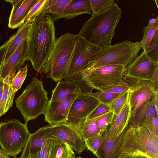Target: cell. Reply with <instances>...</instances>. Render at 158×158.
<instances>
[{
  "instance_id": "cell-1",
  "label": "cell",
  "mask_w": 158,
  "mask_h": 158,
  "mask_svg": "<svg viewBox=\"0 0 158 158\" xmlns=\"http://www.w3.org/2000/svg\"><path fill=\"white\" fill-rule=\"evenodd\" d=\"M54 21L47 14L36 18L31 23L28 38L30 60L37 73L44 72L56 40Z\"/></svg>"
},
{
  "instance_id": "cell-2",
  "label": "cell",
  "mask_w": 158,
  "mask_h": 158,
  "mask_svg": "<svg viewBox=\"0 0 158 158\" xmlns=\"http://www.w3.org/2000/svg\"><path fill=\"white\" fill-rule=\"evenodd\" d=\"M139 155L158 158V138L143 124L135 127L127 126L118 136L112 158Z\"/></svg>"
},
{
  "instance_id": "cell-3",
  "label": "cell",
  "mask_w": 158,
  "mask_h": 158,
  "mask_svg": "<svg viewBox=\"0 0 158 158\" xmlns=\"http://www.w3.org/2000/svg\"><path fill=\"white\" fill-rule=\"evenodd\" d=\"M122 11L118 4L92 15L77 35L102 49L110 45Z\"/></svg>"
},
{
  "instance_id": "cell-4",
  "label": "cell",
  "mask_w": 158,
  "mask_h": 158,
  "mask_svg": "<svg viewBox=\"0 0 158 158\" xmlns=\"http://www.w3.org/2000/svg\"><path fill=\"white\" fill-rule=\"evenodd\" d=\"M126 68L122 65H108L83 73H77L64 79L76 84L83 92H92L95 89L102 91L119 84Z\"/></svg>"
},
{
  "instance_id": "cell-5",
  "label": "cell",
  "mask_w": 158,
  "mask_h": 158,
  "mask_svg": "<svg viewBox=\"0 0 158 158\" xmlns=\"http://www.w3.org/2000/svg\"><path fill=\"white\" fill-rule=\"evenodd\" d=\"M77 35L67 32L56 38L55 45L44 73L58 82L66 77L72 53L77 40Z\"/></svg>"
},
{
  "instance_id": "cell-6",
  "label": "cell",
  "mask_w": 158,
  "mask_h": 158,
  "mask_svg": "<svg viewBox=\"0 0 158 158\" xmlns=\"http://www.w3.org/2000/svg\"><path fill=\"white\" fill-rule=\"evenodd\" d=\"M141 48L140 41L126 40L101 49L95 60L78 73H86L108 65H122L127 69L137 56Z\"/></svg>"
},
{
  "instance_id": "cell-7",
  "label": "cell",
  "mask_w": 158,
  "mask_h": 158,
  "mask_svg": "<svg viewBox=\"0 0 158 158\" xmlns=\"http://www.w3.org/2000/svg\"><path fill=\"white\" fill-rule=\"evenodd\" d=\"M47 95L42 82L35 77L16 99V107L23 116L25 124L40 115L44 114L49 101Z\"/></svg>"
},
{
  "instance_id": "cell-8",
  "label": "cell",
  "mask_w": 158,
  "mask_h": 158,
  "mask_svg": "<svg viewBox=\"0 0 158 158\" xmlns=\"http://www.w3.org/2000/svg\"><path fill=\"white\" fill-rule=\"evenodd\" d=\"M30 134L27 125L17 119L2 122L0 147L8 155L15 157L24 148Z\"/></svg>"
},
{
  "instance_id": "cell-9",
  "label": "cell",
  "mask_w": 158,
  "mask_h": 158,
  "mask_svg": "<svg viewBox=\"0 0 158 158\" xmlns=\"http://www.w3.org/2000/svg\"><path fill=\"white\" fill-rule=\"evenodd\" d=\"M99 103L94 93L82 92L74 100L64 123L72 126L82 137L81 131L85 121Z\"/></svg>"
},
{
  "instance_id": "cell-10",
  "label": "cell",
  "mask_w": 158,
  "mask_h": 158,
  "mask_svg": "<svg viewBox=\"0 0 158 158\" xmlns=\"http://www.w3.org/2000/svg\"><path fill=\"white\" fill-rule=\"evenodd\" d=\"M78 37L64 79L80 72L93 62L101 50L83 38Z\"/></svg>"
},
{
  "instance_id": "cell-11",
  "label": "cell",
  "mask_w": 158,
  "mask_h": 158,
  "mask_svg": "<svg viewBox=\"0 0 158 158\" xmlns=\"http://www.w3.org/2000/svg\"><path fill=\"white\" fill-rule=\"evenodd\" d=\"M51 126L49 138H54L67 143L77 154H81L86 149L82 137L71 125L62 123Z\"/></svg>"
},
{
  "instance_id": "cell-12",
  "label": "cell",
  "mask_w": 158,
  "mask_h": 158,
  "mask_svg": "<svg viewBox=\"0 0 158 158\" xmlns=\"http://www.w3.org/2000/svg\"><path fill=\"white\" fill-rule=\"evenodd\" d=\"M157 70L158 61L153 60L142 51L127 68L126 76L138 80L152 82Z\"/></svg>"
},
{
  "instance_id": "cell-13",
  "label": "cell",
  "mask_w": 158,
  "mask_h": 158,
  "mask_svg": "<svg viewBox=\"0 0 158 158\" xmlns=\"http://www.w3.org/2000/svg\"><path fill=\"white\" fill-rule=\"evenodd\" d=\"M81 94H70L66 98L62 100L49 101L44 114L45 121L51 126L65 122L73 102Z\"/></svg>"
},
{
  "instance_id": "cell-14",
  "label": "cell",
  "mask_w": 158,
  "mask_h": 158,
  "mask_svg": "<svg viewBox=\"0 0 158 158\" xmlns=\"http://www.w3.org/2000/svg\"><path fill=\"white\" fill-rule=\"evenodd\" d=\"M28 37L23 40L0 69V78L3 80L9 75H14L27 61L30 60Z\"/></svg>"
},
{
  "instance_id": "cell-15",
  "label": "cell",
  "mask_w": 158,
  "mask_h": 158,
  "mask_svg": "<svg viewBox=\"0 0 158 158\" xmlns=\"http://www.w3.org/2000/svg\"><path fill=\"white\" fill-rule=\"evenodd\" d=\"M155 92L152 82L149 81L138 80L130 85L128 101L132 108L131 118L144 103L150 99Z\"/></svg>"
},
{
  "instance_id": "cell-16",
  "label": "cell",
  "mask_w": 158,
  "mask_h": 158,
  "mask_svg": "<svg viewBox=\"0 0 158 158\" xmlns=\"http://www.w3.org/2000/svg\"><path fill=\"white\" fill-rule=\"evenodd\" d=\"M36 0H5L10 3L12 6L9 18L8 27L14 29L22 26L29 11Z\"/></svg>"
},
{
  "instance_id": "cell-17",
  "label": "cell",
  "mask_w": 158,
  "mask_h": 158,
  "mask_svg": "<svg viewBox=\"0 0 158 158\" xmlns=\"http://www.w3.org/2000/svg\"><path fill=\"white\" fill-rule=\"evenodd\" d=\"M52 126L47 125L40 128L34 133L30 134L23 148L20 158H28L40 151L51 131Z\"/></svg>"
},
{
  "instance_id": "cell-18",
  "label": "cell",
  "mask_w": 158,
  "mask_h": 158,
  "mask_svg": "<svg viewBox=\"0 0 158 158\" xmlns=\"http://www.w3.org/2000/svg\"><path fill=\"white\" fill-rule=\"evenodd\" d=\"M132 110L128 98L118 114L114 115L110 127L107 128L109 136L112 139L118 137L127 126Z\"/></svg>"
},
{
  "instance_id": "cell-19",
  "label": "cell",
  "mask_w": 158,
  "mask_h": 158,
  "mask_svg": "<svg viewBox=\"0 0 158 158\" xmlns=\"http://www.w3.org/2000/svg\"><path fill=\"white\" fill-rule=\"evenodd\" d=\"M84 14H93L89 0H72L66 7L60 18L70 19Z\"/></svg>"
},
{
  "instance_id": "cell-20",
  "label": "cell",
  "mask_w": 158,
  "mask_h": 158,
  "mask_svg": "<svg viewBox=\"0 0 158 158\" xmlns=\"http://www.w3.org/2000/svg\"><path fill=\"white\" fill-rule=\"evenodd\" d=\"M157 115L158 111L155 106L153 95L149 100L139 108L135 116L130 119L128 126L136 127L141 125L143 121L148 117Z\"/></svg>"
},
{
  "instance_id": "cell-21",
  "label": "cell",
  "mask_w": 158,
  "mask_h": 158,
  "mask_svg": "<svg viewBox=\"0 0 158 158\" xmlns=\"http://www.w3.org/2000/svg\"><path fill=\"white\" fill-rule=\"evenodd\" d=\"M83 92L80 87L74 83L67 80L61 81L58 82L52 91L50 101H53L64 99L70 94L81 93Z\"/></svg>"
},
{
  "instance_id": "cell-22",
  "label": "cell",
  "mask_w": 158,
  "mask_h": 158,
  "mask_svg": "<svg viewBox=\"0 0 158 158\" xmlns=\"http://www.w3.org/2000/svg\"><path fill=\"white\" fill-rule=\"evenodd\" d=\"M13 77L8 76L4 80L3 90L0 106V117L5 114L13 106L16 93L11 86Z\"/></svg>"
},
{
  "instance_id": "cell-23",
  "label": "cell",
  "mask_w": 158,
  "mask_h": 158,
  "mask_svg": "<svg viewBox=\"0 0 158 158\" xmlns=\"http://www.w3.org/2000/svg\"><path fill=\"white\" fill-rule=\"evenodd\" d=\"M118 139V137L112 139L110 137L107 128L102 133V141L95 155L98 158H112L114 150Z\"/></svg>"
},
{
  "instance_id": "cell-24",
  "label": "cell",
  "mask_w": 158,
  "mask_h": 158,
  "mask_svg": "<svg viewBox=\"0 0 158 158\" xmlns=\"http://www.w3.org/2000/svg\"><path fill=\"white\" fill-rule=\"evenodd\" d=\"M31 27V23H24L15 33L12 42L8 48L4 62L6 61L18 48L22 41L27 38Z\"/></svg>"
},
{
  "instance_id": "cell-25",
  "label": "cell",
  "mask_w": 158,
  "mask_h": 158,
  "mask_svg": "<svg viewBox=\"0 0 158 158\" xmlns=\"http://www.w3.org/2000/svg\"><path fill=\"white\" fill-rule=\"evenodd\" d=\"M50 0H36L29 11L24 23H31L38 16L46 14Z\"/></svg>"
},
{
  "instance_id": "cell-26",
  "label": "cell",
  "mask_w": 158,
  "mask_h": 158,
  "mask_svg": "<svg viewBox=\"0 0 158 158\" xmlns=\"http://www.w3.org/2000/svg\"><path fill=\"white\" fill-rule=\"evenodd\" d=\"M158 30V17L149 20L148 25L145 27L143 31V36L140 41L143 51L146 52L150 43L156 31Z\"/></svg>"
},
{
  "instance_id": "cell-27",
  "label": "cell",
  "mask_w": 158,
  "mask_h": 158,
  "mask_svg": "<svg viewBox=\"0 0 158 158\" xmlns=\"http://www.w3.org/2000/svg\"><path fill=\"white\" fill-rule=\"evenodd\" d=\"M72 0H50L46 14L50 15L53 21L60 18L68 5Z\"/></svg>"
},
{
  "instance_id": "cell-28",
  "label": "cell",
  "mask_w": 158,
  "mask_h": 158,
  "mask_svg": "<svg viewBox=\"0 0 158 158\" xmlns=\"http://www.w3.org/2000/svg\"><path fill=\"white\" fill-rule=\"evenodd\" d=\"M60 142L57 139H47L38 152L39 158H56Z\"/></svg>"
},
{
  "instance_id": "cell-29",
  "label": "cell",
  "mask_w": 158,
  "mask_h": 158,
  "mask_svg": "<svg viewBox=\"0 0 158 158\" xmlns=\"http://www.w3.org/2000/svg\"><path fill=\"white\" fill-rule=\"evenodd\" d=\"M100 116L91 119H86L85 121L81 131V135L84 141L89 137L102 133L96 124L97 120Z\"/></svg>"
},
{
  "instance_id": "cell-30",
  "label": "cell",
  "mask_w": 158,
  "mask_h": 158,
  "mask_svg": "<svg viewBox=\"0 0 158 158\" xmlns=\"http://www.w3.org/2000/svg\"><path fill=\"white\" fill-rule=\"evenodd\" d=\"M129 89L121 94L117 98L108 104L110 111L115 115L120 112L128 98Z\"/></svg>"
},
{
  "instance_id": "cell-31",
  "label": "cell",
  "mask_w": 158,
  "mask_h": 158,
  "mask_svg": "<svg viewBox=\"0 0 158 158\" xmlns=\"http://www.w3.org/2000/svg\"><path fill=\"white\" fill-rule=\"evenodd\" d=\"M28 65L21 68L15 74L11 83V86L14 91L17 92L20 89L27 75Z\"/></svg>"
},
{
  "instance_id": "cell-32",
  "label": "cell",
  "mask_w": 158,
  "mask_h": 158,
  "mask_svg": "<svg viewBox=\"0 0 158 158\" xmlns=\"http://www.w3.org/2000/svg\"><path fill=\"white\" fill-rule=\"evenodd\" d=\"M89 1L92 15L105 10L115 4L114 0H89Z\"/></svg>"
},
{
  "instance_id": "cell-33",
  "label": "cell",
  "mask_w": 158,
  "mask_h": 158,
  "mask_svg": "<svg viewBox=\"0 0 158 158\" xmlns=\"http://www.w3.org/2000/svg\"><path fill=\"white\" fill-rule=\"evenodd\" d=\"M102 133L96 134L88 138L84 141L86 148L95 155L101 143Z\"/></svg>"
},
{
  "instance_id": "cell-34",
  "label": "cell",
  "mask_w": 158,
  "mask_h": 158,
  "mask_svg": "<svg viewBox=\"0 0 158 158\" xmlns=\"http://www.w3.org/2000/svg\"><path fill=\"white\" fill-rule=\"evenodd\" d=\"M145 53L150 58L158 61V30L155 33Z\"/></svg>"
},
{
  "instance_id": "cell-35",
  "label": "cell",
  "mask_w": 158,
  "mask_h": 158,
  "mask_svg": "<svg viewBox=\"0 0 158 158\" xmlns=\"http://www.w3.org/2000/svg\"><path fill=\"white\" fill-rule=\"evenodd\" d=\"M59 142L56 158H75L73 149L67 143Z\"/></svg>"
},
{
  "instance_id": "cell-36",
  "label": "cell",
  "mask_w": 158,
  "mask_h": 158,
  "mask_svg": "<svg viewBox=\"0 0 158 158\" xmlns=\"http://www.w3.org/2000/svg\"><path fill=\"white\" fill-rule=\"evenodd\" d=\"M142 124L144 125L153 135L158 138V115L148 117Z\"/></svg>"
},
{
  "instance_id": "cell-37",
  "label": "cell",
  "mask_w": 158,
  "mask_h": 158,
  "mask_svg": "<svg viewBox=\"0 0 158 158\" xmlns=\"http://www.w3.org/2000/svg\"><path fill=\"white\" fill-rule=\"evenodd\" d=\"M114 115L113 112L110 111L101 116L97 119L96 124L102 133L105 131L111 124Z\"/></svg>"
},
{
  "instance_id": "cell-38",
  "label": "cell",
  "mask_w": 158,
  "mask_h": 158,
  "mask_svg": "<svg viewBox=\"0 0 158 158\" xmlns=\"http://www.w3.org/2000/svg\"><path fill=\"white\" fill-rule=\"evenodd\" d=\"M120 94L101 91L94 93V95L98 99L99 102L106 105L111 102Z\"/></svg>"
},
{
  "instance_id": "cell-39",
  "label": "cell",
  "mask_w": 158,
  "mask_h": 158,
  "mask_svg": "<svg viewBox=\"0 0 158 158\" xmlns=\"http://www.w3.org/2000/svg\"><path fill=\"white\" fill-rule=\"evenodd\" d=\"M110 111L107 105L100 102L96 108L88 116L86 119H91L98 117Z\"/></svg>"
},
{
  "instance_id": "cell-40",
  "label": "cell",
  "mask_w": 158,
  "mask_h": 158,
  "mask_svg": "<svg viewBox=\"0 0 158 158\" xmlns=\"http://www.w3.org/2000/svg\"><path fill=\"white\" fill-rule=\"evenodd\" d=\"M130 86L127 82L123 80L117 85L102 92L121 94L129 90Z\"/></svg>"
},
{
  "instance_id": "cell-41",
  "label": "cell",
  "mask_w": 158,
  "mask_h": 158,
  "mask_svg": "<svg viewBox=\"0 0 158 158\" xmlns=\"http://www.w3.org/2000/svg\"><path fill=\"white\" fill-rule=\"evenodd\" d=\"M15 36L14 34L12 35L4 44L0 46V69L4 62L8 48L12 42Z\"/></svg>"
},
{
  "instance_id": "cell-42",
  "label": "cell",
  "mask_w": 158,
  "mask_h": 158,
  "mask_svg": "<svg viewBox=\"0 0 158 158\" xmlns=\"http://www.w3.org/2000/svg\"><path fill=\"white\" fill-rule=\"evenodd\" d=\"M152 86L155 91L158 90V70L155 73L153 81L152 82Z\"/></svg>"
},
{
  "instance_id": "cell-43",
  "label": "cell",
  "mask_w": 158,
  "mask_h": 158,
  "mask_svg": "<svg viewBox=\"0 0 158 158\" xmlns=\"http://www.w3.org/2000/svg\"><path fill=\"white\" fill-rule=\"evenodd\" d=\"M4 85L3 80L0 78V106L3 93Z\"/></svg>"
},
{
  "instance_id": "cell-44",
  "label": "cell",
  "mask_w": 158,
  "mask_h": 158,
  "mask_svg": "<svg viewBox=\"0 0 158 158\" xmlns=\"http://www.w3.org/2000/svg\"><path fill=\"white\" fill-rule=\"evenodd\" d=\"M0 158H11L2 149H0Z\"/></svg>"
},
{
  "instance_id": "cell-45",
  "label": "cell",
  "mask_w": 158,
  "mask_h": 158,
  "mask_svg": "<svg viewBox=\"0 0 158 158\" xmlns=\"http://www.w3.org/2000/svg\"><path fill=\"white\" fill-rule=\"evenodd\" d=\"M28 158H39L38 152L33 156H30Z\"/></svg>"
},
{
  "instance_id": "cell-46",
  "label": "cell",
  "mask_w": 158,
  "mask_h": 158,
  "mask_svg": "<svg viewBox=\"0 0 158 158\" xmlns=\"http://www.w3.org/2000/svg\"><path fill=\"white\" fill-rule=\"evenodd\" d=\"M134 156H121L118 158H133Z\"/></svg>"
},
{
  "instance_id": "cell-47",
  "label": "cell",
  "mask_w": 158,
  "mask_h": 158,
  "mask_svg": "<svg viewBox=\"0 0 158 158\" xmlns=\"http://www.w3.org/2000/svg\"><path fill=\"white\" fill-rule=\"evenodd\" d=\"M133 158H143V156H134Z\"/></svg>"
},
{
  "instance_id": "cell-48",
  "label": "cell",
  "mask_w": 158,
  "mask_h": 158,
  "mask_svg": "<svg viewBox=\"0 0 158 158\" xmlns=\"http://www.w3.org/2000/svg\"><path fill=\"white\" fill-rule=\"evenodd\" d=\"M155 1L156 2V6H157V8H158V1L157 0H156Z\"/></svg>"
},
{
  "instance_id": "cell-49",
  "label": "cell",
  "mask_w": 158,
  "mask_h": 158,
  "mask_svg": "<svg viewBox=\"0 0 158 158\" xmlns=\"http://www.w3.org/2000/svg\"><path fill=\"white\" fill-rule=\"evenodd\" d=\"M77 158H82L81 157L79 156V157H77Z\"/></svg>"
},
{
  "instance_id": "cell-50",
  "label": "cell",
  "mask_w": 158,
  "mask_h": 158,
  "mask_svg": "<svg viewBox=\"0 0 158 158\" xmlns=\"http://www.w3.org/2000/svg\"><path fill=\"white\" fill-rule=\"evenodd\" d=\"M143 158H148L145 157V156H143Z\"/></svg>"
},
{
  "instance_id": "cell-51",
  "label": "cell",
  "mask_w": 158,
  "mask_h": 158,
  "mask_svg": "<svg viewBox=\"0 0 158 158\" xmlns=\"http://www.w3.org/2000/svg\"><path fill=\"white\" fill-rule=\"evenodd\" d=\"M15 158H16L15 157Z\"/></svg>"
},
{
  "instance_id": "cell-52",
  "label": "cell",
  "mask_w": 158,
  "mask_h": 158,
  "mask_svg": "<svg viewBox=\"0 0 158 158\" xmlns=\"http://www.w3.org/2000/svg\"></svg>"
}]
</instances>
